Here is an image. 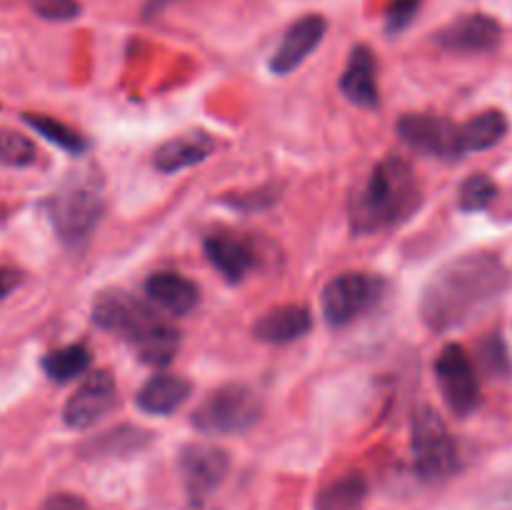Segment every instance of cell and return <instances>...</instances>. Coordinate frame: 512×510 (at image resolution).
I'll return each instance as SVG.
<instances>
[{
	"instance_id": "1",
	"label": "cell",
	"mask_w": 512,
	"mask_h": 510,
	"mask_svg": "<svg viewBox=\"0 0 512 510\" xmlns=\"http://www.w3.org/2000/svg\"><path fill=\"white\" fill-rule=\"evenodd\" d=\"M510 285L498 255L468 253L433 273L420 298V318L433 333L463 328L490 308Z\"/></svg>"
},
{
	"instance_id": "2",
	"label": "cell",
	"mask_w": 512,
	"mask_h": 510,
	"mask_svg": "<svg viewBox=\"0 0 512 510\" xmlns=\"http://www.w3.org/2000/svg\"><path fill=\"white\" fill-rule=\"evenodd\" d=\"M420 183L403 158H383L350 198V230L358 235L383 233L408 220L420 208Z\"/></svg>"
},
{
	"instance_id": "3",
	"label": "cell",
	"mask_w": 512,
	"mask_h": 510,
	"mask_svg": "<svg viewBox=\"0 0 512 510\" xmlns=\"http://www.w3.org/2000/svg\"><path fill=\"white\" fill-rule=\"evenodd\" d=\"M103 190L95 175H70L48 198V218L58 238L68 245H78L90 238L103 218Z\"/></svg>"
},
{
	"instance_id": "4",
	"label": "cell",
	"mask_w": 512,
	"mask_h": 510,
	"mask_svg": "<svg viewBox=\"0 0 512 510\" xmlns=\"http://www.w3.org/2000/svg\"><path fill=\"white\" fill-rule=\"evenodd\" d=\"M263 413L260 395L240 383L215 388L195 408L193 425L205 435H235L253 428Z\"/></svg>"
},
{
	"instance_id": "5",
	"label": "cell",
	"mask_w": 512,
	"mask_h": 510,
	"mask_svg": "<svg viewBox=\"0 0 512 510\" xmlns=\"http://www.w3.org/2000/svg\"><path fill=\"white\" fill-rule=\"evenodd\" d=\"M410 448L415 470L425 483H440L458 470V445L443 418L428 405H420L413 413Z\"/></svg>"
},
{
	"instance_id": "6",
	"label": "cell",
	"mask_w": 512,
	"mask_h": 510,
	"mask_svg": "<svg viewBox=\"0 0 512 510\" xmlns=\"http://www.w3.org/2000/svg\"><path fill=\"white\" fill-rule=\"evenodd\" d=\"M93 323L128 340L135 350L165 320L145 300L125 293V290H105L93 303Z\"/></svg>"
},
{
	"instance_id": "7",
	"label": "cell",
	"mask_w": 512,
	"mask_h": 510,
	"mask_svg": "<svg viewBox=\"0 0 512 510\" xmlns=\"http://www.w3.org/2000/svg\"><path fill=\"white\" fill-rule=\"evenodd\" d=\"M385 295V280L370 273H340L325 285L323 315L328 325L343 328L353 320L363 318L365 313L375 308Z\"/></svg>"
},
{
	"instance_id": "8",
	"label": "cell",
	"mask_w": 512,
	"mask_h": 510,
	"mask_svg": "<svg viewBox=\"0 0 512 510\" xmlns=\"http://www.w3.org/2000/svg\"><path fill=\"white\" fill-rule=\"evenodd\" d=\"M435 378L438 388L443 393L445 403L455 415L465 418L473 413L480 403V380L475 373V365L465 348L458 343H450L440 350L435 360Z\"/></svg>"
},
{
	"instance_id": "9",
	"label": "cell",
	"mask_w": 512,
	"mask_h": 510,
	"mask_svg": "<svg viewBox=\"0 0 512 510\" xmlns=\"http://www.w3.org/2000/svg\"><path fill=\"white\" fill-rule=\"evenodd\" d=\"M398 135L408 148L430 155V158L455 160L463 155L458 143V125L438 118V115H403L398 120Z\"/></svg>"
},
{
	"instance_id": "10",
	"label": "cell",
	"mask_w": 512,
	"mask_h": 510,
	"mask_svg": "<svg viewBox=\"0 0 512 510\" xmlns=\"http://www.w3.org/2000/svg\"><path fill=\"white\" fill-rule=\"evenodd\" d=\"M115 405H118V385L108 370H98V373H90L70 395L63 408V420L75 430L90 428L100 418H105Z\"/></svg>"
},
{
	"instance_id": "11",
	"label": "cell",
	"mask_w": 512,
	"mask_h": 510,
	"mask_svg": "<svg viewBox=\"0 0 512 510\" xmlns=\"http://www.w3.org/2000/svg\"><path fill=\"white\" fill-rule=\"evenodd\" d=\"M230 468V458L223 448L215 445L195 443L185 445L180 453V473H183V483L188 488L190 498L200 500L208 493H213L220 483L225 480Z\"/></svg>"
},
{
	"instance_id": "12",
	"label": "cell",
	"mask_w": 512,
	"mask_h": 510,
	"mask_svg": "<svg viewBox=\"0 0 512 510\" xmlns=\"http://www.w3.org/2000/svg\"><path fill=\"white\" fill-rule=\"evenodd\" d=\"M325 30H328V20L318 13L303 15L300 20H295L288 30H285L283 40L275 48L273 58H270V70L275 75H288L295 68L308 60V55L323 43Z\"/></svg>"
},
{
	"instance_id": "13",
	"label": "cell",
	"mask_w": 512,
	"mask_h": 510,
	"mask_svg": "<svg viewBox=\"0 0 512 510\" xmlns=\"http://www.w3.org/2000/svg\"><path fill=\"white\" fill-rule=\"evenodd\" d=\"M500 38H503V28L498 20L483 13L463 15L435 33V43L453 53H488L498 48Z\"/></svg>"
},
{
	"instance_id": "14",
	"label": "cell",
	"mask_w": 512,
	"mask_h": 510,
	"mask_svg": "<svg viewBox=\"0 0 512 510\" xmlns=\"http://www.w3.org/2000/svg\"><path fill=\"white\" fill-rule=\"evenodd\" d=\"M340 90L358 108H378V60L368 45H355L348 55V65L340 78Z\"/></svg>"
},
{
	"instance_id": "15",
	"label": "cell",
	"mask_w": 512,
	"mask_h": 510,
	"mask_svg": "<svg viewBox=\"0 0 512 510\" xmlns=\"http://www.w3.org/2000/svg\"><path fill=\"white\" fill-rule=\"evenodd\" d=\"M205 255L210 265L230 283H240L255 268V248L238 233H210L205 238Z\"/></svg>"
},
{
	"instance_id": "16",
	"label": "cell",
	"mask_w": 512,
	"mask_h": 510,
	"mask_svg": "<svg viewBox=\"0 0 512 510\" xmlns=\"http://www.w3.org/2000/svg\"><path fill=\"white\" fill-rule=\"evenodd\" d=\"M213 150L215 140L203 130H193V133L175 135V138L165 140L160 148H155L153 165L160 173H178V170L193 168V165L208 160Z\"/></svg>"
},
{
	"instance_id": "17",
	"label": "cell",
	"mask_w": 512,
	"mask_h": 510,
	"mask_svg": "<svg viewBox=\"0 0 512 510\" xmlns=\"http://www.w3.org/2000/svg\"><path fill=\"white\" fill-rule=\"evenodd\" d=\"M313 328V315L305 305H278L253 325V335L263 343L285 345L303 338Z\"/></svg>"
},
{
	"instance_id": "18",
	"label": "cell",
	"mask_w": 512,
	"mask_h": 510,
	"mask_svg": "<svg viewBox=\"0 0 512 510\" xmlns=\"http://www.w3.org/2000/svg\"><path fill=\"white\" fill-rule=\"evenodd\" d=\"M145 295L170 315H188L198 305V288L185 275L163 270L145 280Z\"/></svg>"
},
{
	"instance_id": "19",
	"label": "cell",
	"mask_w": 512,
	"mask_h": 510,
	"mask_svg": "<svg viewBox=\"0 0 512 510\" xmlns=\"http://www.w3.org/2000/svg\"><path fill=\"white\" fill-rule=\"evenodd\" d=\"M190 383L183 375L160 373L153 375L135 395V403L148 415H170L190 398Z\"/></svg>"
},
{
	"instance_id": "20",
	"label": "cell",
	"mask_w": 512,
	"mask_h": 510,
	"mask_svg": "<svg viewBox=\"0 0 512 510\" xmlns=\"http://www.w3.org/2000/svg\"><path fill=\"white\" fill-rule=\"evenodd\" d=\"M508 133V118L500 110H485L475 115L468 123L458 125V143L460 153H478L498 145Z\"/></svg>"
},
{
	"instance_id": "21",
	"label": "cell",
	"mask_w": 512,
	"mask_h": 510,
	"mask_svg": "<svg viewBox=\"0 0 512 510\" xmlns=\"http://www.w3.org/2000/svg\"><path fill=\"white\" fill-rule=\"evenodd\" d=\"M365 495H368V483L360 473L340 475L338 480L325 485L315 498V510H360Z\"/></svg>"
},
{
	"instance_id": "22",
	"label": "cell",
	"mask_w": 512,
	"mask_h": 510,
	"mask_svg": "<svg viewBox=\"0 0 512 510\" xmlns=\"http://www.w3.org/2000/svg\"><path fill=\"white\" fill-rule=\"evenodd\" d=\"M88 368H90V350L80 343L50 350V353L43 358L45 375H48L50 380H55V383H70V380L80 378Z\"/></svg>"
},
{
	"instance_id": "23",
	"label": "cell",
	"mask_w": 512,
	"mask_h": 510,
	"mask_svg": "<svg viewBox=\"0 0 512 510\" xmlns=\"http://www.w3.org/2000/svg\"><path fill=\"white\" fill-rule=\"evenodd\" d=\"M23 120L35 130V133L43 135L45 140L55 143L60 150H65V153L80 155L88 150V140H85L78 130L70 128V125L60 123V120L48 118V115H25Z\"/></svg>"
},
{
	"instance_id": "24",
	"label": "cell",
	"mask_w": 512,
	"mask_h": 510,
	"mask_svg": "<svg viewBox=\"0 0 512 510\" xmlns=\"http://www.w3.org/2000/svg\"><path fill=\"white\" fill-rule=\"evenodd\" d=\"M38 160V148L25 135L13 133V130H0V165L10 168H25Z\"/></svg>"
},
{
	"instance_id": "25",
	"label": "cell",
	"mask_w": 512,
	"mask_h": 510,
	"mask_svg": "<svg viewBox=\"0 0 512 510\" xmlns=\"http://www.w3.org/2000/svg\"><path fill=\"white\" fill-rule=\"evenodd\" d=\"M498 195V185L490 175L475 173L460 185V208L468 210V213H475V210H485Z\"/></svg>"
},
{
	"instance_id": "26",
	"label": "cell",
	"mask_w": 512,
	"mask_h": 510,
	"mask_svg": "<svg viewBox=\"0 0 512 510\" xmlns=\"http://www.w3.org/2000/svg\"><path fill=\"white\" fill-rule=\"evenodd\" d=\"M420 5H423V0H390L388 13H385V28H388V33H403L413 23L415 15H418Z\"/></svg>"
},
{
	"instance_id": "27",
	"label": "cell",
	"mask_w": 512,
	"mask_h": 510,
	"mask_svg": "<svg viewBox=\"0 0 512 510\" xmlns=\"http://www.w3.org/2000/svg\"><path fill=\"white\" fill-rule=\"evenodd\" d=\"M33 10L45 20H73L80 15L78 0H33Z\"/></svg>"
},
{
	"instance_id": "28",
	"label": "cell",
	"mask_w": 512,
	"mask_h": 510,
	"mask_svg": "<svg viewBox=\"0 0 512 510\" xmlns=\"http://www.w3.org/2000/svg\"><path fill=\"white\" fill-rule=\"evenodd\" d=\"M43 510H90V508L83 498H78V495L58 493L53 495V498L45 500Z\"/></svg>"
},
{
	"instance_id": "29",
	"label": "cell",
	"mask_w": 512,
	"mask_h": 510,
	"mask_svg": "<svg viewBox=\"0 0 512 510\" xmlns=\"http://www.w3.org/2000/svg\"><path fill=\"white\" fill-rule=\"evenodd\" d=\"M18 283H20V275L15 273V270L0 268V300H3Z\"/></svg>"
},
{
	"instance_id": "30",
	"label": "cell",
	"mask_w": 512,
	"mask_h": 510,
	"mask_svg": "<svg viewBox=\"0 0 512 510\" xmlns=\"http://www.w3.org/2000/svg\"><path fill=\"white\" fill-rule=\"evenodd\" d=\"M170 3H175V0H148V3H145V15H158L160 10L168 8Z\"/></svg>"
}]
</instances>
